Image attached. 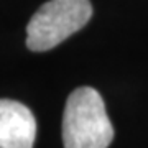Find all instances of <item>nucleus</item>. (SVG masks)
<instances>
[{
  "label": "nucleus",
  "mask_w": 148,
  "mask_h": 148,
  "mask_svg": "<svg viewBox=\"0 0 148 148\" xmlns=\"http://www.w3.org/2000/svg\"><path fill=\"white\" fill-rule=\"evenodd\" d=\"M114 127L102 95L92 87H77L69 94L63 114L64 148H109Z\"/></svg>",
  "instance_id": "1"
},
{
  "label": "nucleus",
  "mask_w": 148,
  "mask_h": 148,
  "mask_svg": "<svg viewBox=\"0 0 148 148\" xmlns=\"http://www.w3.org/2000/svg\"><path fill=\"white\" fill-rule=\"evenodd\" d=\"M92 16L89 0H49L27 25V46L41 53L53 49L87 25Z\"/></svg>",
  "instance_id": "2"
},
{
  "label": "nucleus",
  "mask_w": 148,
  "mask_h": 148,
  "mask_svg": "<svg viewBox=\"0 0 148 148\" xmlns=\"http://www.w3.org/2000/svg\"><path fill=\"white\" fill-rule=\"evenodd\" d=\"M36 120L25 104L0 99V148H33Z\"/></svg>",
  "instance_id": "3"
}]
</instances>
